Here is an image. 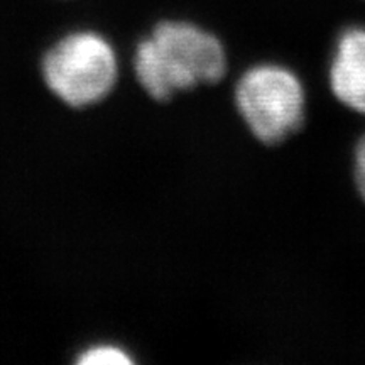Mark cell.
<instances>
[{"label": "cell", "mask_w": 365, "mask_h": 365, "mask_svg": "<svg viewBox=\"0 0 365 365\" xmlns=\"http://www.w3.org/2000/svg\"><path fill=\"white\" fill-rule=\"evenodd\" d=\"M227 71V54L217 36L186 21H163L137 44L134 73L158 102L180 91L218 83Z\"/></svg>", "instance_id": "6da1fadb"}, {"label": "cell", "mask_w": 365, "mask_h": 365, "mask_svg": "<svg viewBox=\"0 0 365 365\" xmlns=\"http://www.w3.org/2000/svg\"><path fill=\"white\" fill-rule=\"evenodd\" d=\"M41 75L54 97L73 108L97 105L118 80V59L110 41L95 31H75L44 53Z\"/></svg>", "instance_id": "7a4b0ae2"}, {"label": "cell", "mask_w": 365, "mask_h": 365, "mask_svg": "<svg viewBox=\"0 0 365 365\" xmlns=\"http://www.w3.org/2000/svg\"><path fill=\"white\" fill-rule=\"evenodd\" d=\"M235 105L250 132L267 145L279 144L303 125L299 80L279 66H255L239 80Z\"/></svg>", "instance_id": "3957f363"}, {"label": "cell", "mask_w": 365, "mask_h": 365, "mask_svg": "<svg viewBox=\"0 0 365 365\" xmlns=\"http://www.w3.org/2000/svg\"><path fill=\"white\" fill-rule=\"evenodd\" d=\"M330 85L341 103L365 115V31L341 36L330 71Z\"/></svg>", "instance_id": "277c9868"}, {"label": "cell", "mask_w": 365, "mask_h": 365, "mask_svg": "<svg viewBox=\"0 0 365 365\" xmlns=\"http://www.w3.org/2000/svg\"><path fill=\"white\" fill-rule=\"evenodd\" d=\"M78 365H129L134 364V359L127 354V350L112 344L91 345L80 352L76 359Z\"/></svg>", "instance_id": "5b68a950"}, {"label": "cell", "mask_w": 365, "mask_h": 365, "mask_svg": "<svg viewBox=\"0 0 365 365\" xmlns=\"http://www.w3.org/2000/svg\"><path fill=\"white\" fill-rule=\"evenodd\" d=\"M355 182L365 202V137L360 140L357 153H355Z\"/></svg>", "instance_id": "8992f818"}]
</instances>
